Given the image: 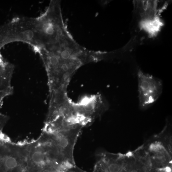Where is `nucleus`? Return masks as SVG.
I'll return each mask as SVG.
<instances>
[{
  "label": "nucleus",
  "mask_w": 172,
  "mask_h": 172,
  "mask_svg": "<svg viewBox=\"0 0 172 172\" xmlns=\"http://www.w3.org/2000/svg\"><path fill=\"white\" fill-rule=\"evenodd\" d=\"M61 1H51L45 12L37 17L42 43L41 49H50L71 35L64 21Z\"/></svg>",
  "instance_id": "2"
},
{
  "label": "nucleus",
  "mask_w": 172,
  "mask_h": 172,
  "mask_svg": "<svg viewBox=\"0 0 172 172\" xmlns=\"http://www.w3.org/2000/svg\"><path fill=\"white\" fill-rule=\"evenodd\" d=\"M164 25L159 16L144 18L140 23L141 28L151 37L156 36Z\"/></svg>",
  "instance_id": "6"
},
{
  "label": "nucleus",
  "mask_w": 172,
  "mask_h": 172,
  "mask_svg": "<svg viewBox=\"0 0 172 172\" xmlns=\"http://www.w3.org/2000/svg\"><path fill=\"white\" fill-rule=\"evenodd\" d=\"M29 155V158L35 164L41 165L46 164L54 165L49 158L41 144L40 146L33 148Z\"/></svg>",
  "instance_id": "7"
},
{
  "label": "nucleus",
  "mask_w": 172,
  "mask_h": 172,
  "mask_svg": "<svg viewBox=\"0 0 172 172\" xmlns=\"http://www.w3.org/2000/svg\"><path fill=\"white\" fill-rule=\"evenodd\" d=\"M45 65L48 86L67 88L72 77L80 68L88 63L106 58V52L88 50L79 45L72 35L49 50L37 52Z\"/></svg>",
  "instance_id": "1"
},
{
  "label": "nucleus",
  "mask_w": 172,
  "mask_h": 172,
  "mask_svg": "<svg viewBox=\"0 0 172 172\" xmlns=\"http://www.w3.org/2000/svg\"><path fill=\"white\" fill-rule=\"evenodd\" d=\"M17 157L15 156L7 157L4 161V165L9 169H12L16 168L18 165Z\"/></svg>",
  "instance_id": "8"
},
{
  "label": "nucleus",
  "mask_w": 172,
  "mask_h": 172,
  "mask_svg": "<svg viewBox=\"0 0 172 172\" xmlns=\"http://www.w3.org/2000/svg\"><path fill=\"white\" fill-rule=\"evenodd\" d=\"M64 172H88L83 171L79 168H78L76 165L69 168ZM92 172H101L99 170L95 167L94 170Z\"/></svg>",
  "instance_id": "9"
},
{
  "label": "nucleus",
  "mask_w": 172,
  "mask_h": 172,
  "mask_svg": "<svg viewBox=\"0 0 172 172\" xmlns=\"http://www.w3.org/2000/svg\"><path fill=\"white\" fill-rule=\"evenodd\" d=\"M42 172H52V171L50 169H45L42 171Z\"/></svg>",
  "instance_id": "12"
},
{
  "label": "nucleus",
  "mask_w": 172,
  "mask_h": 172,
  "mask_svg": "<svg viewBox=\"0 0 172 172\" xmlns=\"http://www.w3.org/2000/svg\"><path fill=\"white\" fill-rule=\"evenodd\" d=\"M154 160L156 163L161 164L165 163L166 159L164 155L162 154H159L156 155Z\"/></svg>",
  "instance_id": "10"
},
{
  "label": "nucleus",
  "mask_w": 172,
  "mask_h": 172,
  "mask_svg": "<svg viewBox=\"0 0 172 172\" xmlns=\"http://www.w3.org/2000/svg\"><path fill=\"white\" fill-rule=\"evenodd\" d=\"M73 105L75 114L83 127L92 124L109 107V103L100 94L83 96L77 102H73Z\"/></svg>",
  "instance_id": "3"
},
{
  "label": "nucleus",
  "mask_w": 172,
  "mask_h": 172,
  "mask_svg": "<svg viewBox=\"0 0 172 172\" xmlns=\"http://www.w3.org/2000/svg\"><path fill=\"white\" fill-rule=\"evenodd\" d=\"M8 34L12 42H22L29 44L33 48L37 44L34 18H15L9 23Z\"/></svg>",
  "instance_id": "5"
},
{
  "label": "nucleus",
  "mask_w": 172,
  "mask_h": 172,
  "mask_svg": "<svg viewBox=\"0 0 172 172\" xmlns=\"http://www.w3.org/2000/svg\"><path fill=\"white\" fill-rule=\"evenodd\" d=\"M130 172H140L138 170L134 169L130 171Z\"/></svg>",
  "instance_id": "13"
},
{
  "label": "nucleus",
  "mask_w": 172,
  "mask_h": 172,
  "mask_svg": "<svg viewBox=\"0 0 172 172\" xmlns=\"http://www.w3.org/2000/svg\"><path fill=\"white\" fill-rule=\"evenodd\" d=\"M139 106L145 110L153 105L161 96L163 83L158 78L146 73L140 69L137 72Z\"/></svg>",
  "instance_id": "4"
},
{
  "label": "nucleus",
  "mask_w": 172,
  "mask_h": 172,
  "mask_svg": "<svg viewBox=\"0 0 172 172\" xmlns=\"http://www.w3.org/2000/svg\"><path fill=\"white\" fill-rule=\"evenodd\" d=\"M4 84V80L3 78L0 77V88Z\"/></svg>",
  "instance_id": "11"
}]
</instances>
